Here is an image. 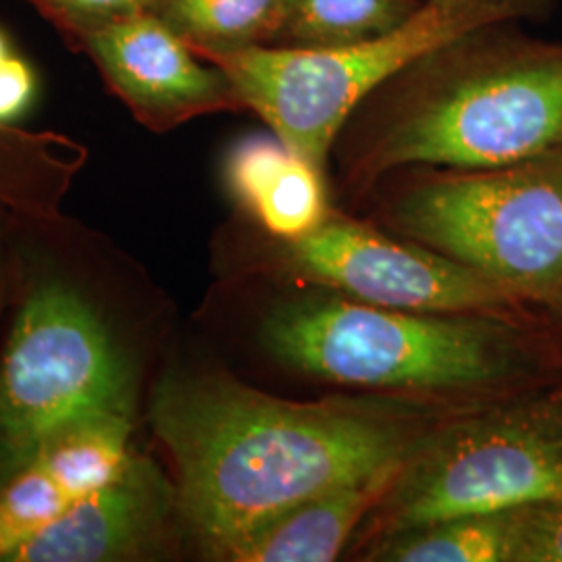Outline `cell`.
I'll return each mask as SVG.
<instances>
[{
  "label": "cell",
  "instance_id": "6da1fadb",
  "mask_svg": "<svg viewBox=\"0 0 562 562\" xmlns=\"http://www.w3.org/2000/svg\"><path fill=\"white\" fill-rule=\"evenodd\" d=\"M150 425L178 475V510L217 559L299 504L402 461L411 423L359 402H294L223 371H169Z\"/></svg>",
  "mask_w": 562,
  "mask_h": 562
},
{
  "label": "cell",
  "instance_id": "7a4b0ae2",
  "mask_svg": "<svg viewBox=\"0 0 562 562\" xmlns=\"http://www.w3.org/2000/svg\"><path fill=\"white\" fill-rule=\"evenodd\" d=\"M340 138L361 186L419 167L533 159L562 144V42L533 38L519 23L469 30L371 92Z\"/></svg>",
  "mask_w": 562,
  "mask_h": 562
},
{
  "label": "cell",
  "instance_id": "3957f363",
  "mask_svg": "<svg viewBox=\"0 0 562 562\" xmlns=\"http://www.w3.org/2000/svg\"><path fill=\"white\" fill-rule=\"evenodd\" d=\"M262 341L304 375L402 394L494 390L529 364L521 334L498 315L398 311L341 294L281 304Z\"/></svg>",
  "mask_w": 562,
  "mask_h": 562
},
{
  "label": "cell",
  "instance_id": "277c9868",
  "mask_svg": "<svg viewBox=\"0 0 562 562\" xmlns=\"http://www.w3.org/2000/svg\"><path fill=\"white\" fill-rule=\"evenodd\" d=\"M554 7L557 0H422L390 32L338 50L250 46L201 57L229 76L244 109L325 173L346 121L402 69L469 30L548 20Z\"/></svg>",
  "mask_w": 562,
  "mask_h": 562
},
{
  "label": "cell",
  "instance_id": "5b68a950",
  "mask_svg": "<svg viewBox=\"0 0 562 562\" xmlns=\"http://www.w3.org/2000/svg\"><path fill=\"white\" fill-rule=\"evenodd\" d=\"M406 171L387 209L396 232L473 269L515 301H559L562 144L492 169Z\"/></svg>",
  "mask_w": 562,
  "mask_h": 562
},
{
  "label": "cell",
  "instance_id": "8992f818",
  "mask_svg": "<svg viewBox=\"0 0 562 562\" xmlns=\"http://www.w3.org/2000/svg\"><path fill=\"white\" fill-rule=\"evenodd\" d=\"M562 496V402H521L411 446L383 503L380 538Z\"/></svg>",
  "mask_w": 562,
  "mask_h": 562
},
{
  "label": "cell",
  "instance_id": "52a82bcc",
  "mask_svg": "<svg viewBox=\"0 0 562 562\" xmlns=\"http://www.w3.org/2000/svg\"><path fill=\"white\" fill-rule=\"evenodd\" d=\"M134 402V371L97 308L63 281L36 285L0 359V487L65 423Z\"/></svg>",
  "mask_w": 562,
  "mask_h": 562
},
{
  "label": "cell",
  "instance_id": "ba28073f",
  "mask_svg": "<svg viewBox=\"0 0 562 562\" xmlns=\"http://www.w3.org/2000/svg\"><path fill=\"white\" fill-rule=\"evenodd\" d=\"M278 255L296 280L385 308L504 317L517 302L461 262L334 211L308 236L281 241Z\"/></svg>",
  "mask_w": 562,
  "mask_h": 562
},
{
  "label": "cell",
  "instance_id": "9c48e42d",
  "mask_svg": "<svg viewBox=\"0 0 562 562\" xmlns=\"http://www.w3.org/2000/svg\"><path fill=\"white\" fill-rule=\"evenodd\" d=\"M71 48L90 57L106 88L150 132L244 109L222 67L196 55L155 11L97 27Z\"/></svg>",
  "mask_w": 562,
  "mask_h": 562
},
{
  "label": "cell",
  "instance_id": "30bf717a",
  "mask_svg": "<svg viewBox=\"0 0 562 562\" xmlns=\"http://www.w3.org/2000/svg\"><path fill=\"white\" fill-rule=\"evenodd\" d=\"M178 506V492L148 457L132 454L117 480L76 498L9 562H115L148 557Z\"/></svg>",
  "mask_w": 562,
  "mask_h": 562
},
{
  "label": "cell",
  "instance_id": "8fae6325",
  "mask_svg": "<svg viewBox=\"0 0 562 562\" xmlns=\"http://www.w3.org/2000/svg\"><path fill=\"white\" fill-rule=\"evenodd\" d=\"M323 176L276 136L238 142L225 161L234 201L280 241L308 236L331 213Z\"/></svg>",
  "mask_w": 562,
  "mask_h": 562
},
{
  "label": "cell",
  "instance_id": "7c38bea8",
  "mask_svg": "<svg viewBox=\"0 0 562 562\" xmlns=\"http://www.w3.org/2000/svg\"><path fill=\"white\" fill-rule=\"evenodd\" d=\"M402 461L340 483L290 508L246 542L236 546L225 561H336L355 529L387 496L398 477Z\"/></svg>",
  "mask_w": 562,
  "mask_h": 562
},
{
  "label": "cell",
  "instance_id": "4fadbf2b",
  "mask_svg": "<svg viewBox=\"0 0 562 562\" xmlns=\"http://www.w3.org/2000/svg\"><path fill=\"white\" fill-rule=\"evenodd\" d=\"M86 161V148L53 132L0 125V206L50 217Z\"/></svg>",
  "mask_w": 562,
  "mask_h": 562
},
{
  "label": "cell",
  "instance_id": "5bb4252c",
  "mask_svg": "<svg viewBox=\"0 0 562 562\" xmlns=\"http://www.w3.org/2000/svg\"><path fill=\"white\" fill-rule=\"evenodd\" d=\"M134 408H97L65 423L46 442L34 461L76 501L117 480L132 459L130 448Z\"/></svg>",
  "mask_w": 562,
  "mask_h": 562
},
{
  "label": "cell",
  "instance_id": "9a60e30c",
  "mask_svg": "<svg viewBox=\"0 0 562 562\" xmlns=\"http://www.w3.org/2000/svg\"><path fill=\"white\" fill-rule=\"evenodd\" d=\"M419 4L422 0H288L271 46L338 50L390 32Z\"/></svg>",
  "mask_w": 562,
  "mask_h": 562
},
{
  "label": "cell",
  "instance_id": "2e32d148",
  "mask_svg": "<svg viewBox=\"0 0 562 562\" xmlns=\"http://www.w3.org/2000/svg\"><path fill=\"white\" fill-rule=\"evenodd\" d=\"M288 0H159L153 9L196 55L271 46Z\"/></svg>",
  "mask_w": 562,
  "mask_h": 562
},
{
  "label": "cell",
  "instance_id": "e0dca14e",
  "mask_svg": "<svg viewBox=\"0 0 562 562\" xmlns=\"http://www.w3.org/2000/svg\"><path fill=\"white\" fill-rule=\"evenodd\" d=\"M513 510L457 517L387 536L369 552V559L385 562H513Z\"/></svg>",
  "mask_w": 562,
  "mask_h": 562
},
{
  "label": "cell",
  "instance_id": "ac0fdd59",
  "mask_svg": "<svg viewBox=\"0 0 562 562\" xmlns=\"http://www.w3.org/2000/svg\"><path fill=\"white\" fill-rule=\"evenodd\" d=\"M74 498L50 471L32 461L0 487V562L38 538L59 519Z\"/></svg>",
  "mask_w": 562,
  "mask_h": 562
},
{
  "label": "cell",
  "instance_id": "d6986e66",
  "mask_svg": "<svg viewBox=\"0 0 562 562\" xmlns=\"http://www.w3.org/2000/svg\"><path fill=\"white\" fill-rule=\"evenodd\" d=\"M48 21L69 48L106 23L153 11L159 0H25Z\"/></svg>",
  "mask_w": 562,
  "mask_h": 562
},
{
  "label": "cell",
  "instance_id": "ffe728a7",
  "mask_svg": "<svg viewBox=\"0 0 562 562\" xmlns=\"http://www.w3.org/2000/svg\"><path fill=\"white\" fill-rule=\"evenodd\" d=\"M513 562H562V496L513 510Z\"/></svg>",
  "mask_w": 562,
  "mask_h": 562
},
{
  "label": "cell",
  "instance_id": "44dd1931",
  "mask_svg": "<svg viewBox=\"0 0 562 562\" xmlns=\"http://www.w3.org/2000/svg\"><path fill=\"white\" fill-rule=\"evenodd\" d=\"M36 94V76L27 60L11 53L0 60V125H11L27 111Z\"/></svg>",
  "mask_w": 562,
  "mask_h": 562
},
{
  "label": "cell",
  "instance_id": "7402d4cb",
  "mask_svg": "<svg viewBox=\"0 0 562 562\" xmlns=\"http://www.w3.org/2000/svg\"><path fill=\"white\" fill-rule=\"evenodd\" d=\"M13 50H11V46H9V41H7V36L0 32V60L7 59L9 55H11Z\"/></svg>",
  "mask_w": 562,
  "mask_h": 562
},
{
  "label": "cell",
  "instance_id": "603a6c76",
  "mask_svg": "<svg viewBox=\"0 0 562 562\" xmlns=\"http://www.w3.org/2000/svg\"><path fill=\"white\" fill-rule=\"evenodd\" d=\"M557 304H561V306H562V292H561V296H559V301H557Z\"/></svg>",
  "mask_w": 562,
  "mask_h": 562
}]
</instances>
